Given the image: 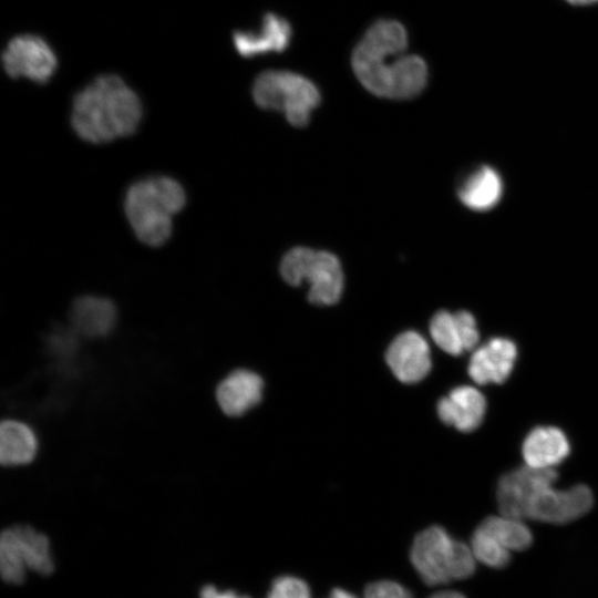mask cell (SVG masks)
Returning a JSON list of instances; mask_svg holds the SVG:
<instances>
[{
    "mask_svg": "<svg viewBox=\"0 0 598 598\" xmlns=\"http://www.w3.org/2000/svg\"><path fill=\"white\" fill-rule=\"evenodd\" d=\"M200 598H249L247 596H239L233 590L218 591L214 586H204L199 591Z\"/></svg>",
    "mask_w": 598,
    "mask_h": 598,
    "instance_id": "obj_24",
    "label": "cell"
},
{
    "mask_svg": "<svg viewBox=\"0 0 598 598\" xmlns=\"http://www.w3.org/2000/svg\"><path fill=\"white\" fill-rule=\"evenodd\" d=\"M117 319L115 303L109 298L94 295L74 299L69 312L70 327L80 338L90 340L110 336Z\"/></svg>",
    "mask_w": 598,
    "mask_h": 598,
    "instance_id": "obj_13",
    "label": "cell"
},
{
    "mask_svg": "<svg viewBox=\"0 0 598 598\" xmlns=\"http://www.w3.org/2000/svg\"><path fill=\"white\" fill-rule=\"evenodd\" d=\"M143 117L137 93L118 75L102 74L72 101L71 126L83 141L104 144L134 134Z\"/></svg>",
    "mask_w": 598,
    "mask_h": 598,
    "instance_id": "obj_2",
    "label": "cell"
},
{
    "mask_svg": "<svg viewBox=\"0 0 598 598\" xmlns=\"http://www.w3.org/2000/svg\"><path fill=\"white\" fill-rule=\"evenodd\" d=\"M27 570L48 576L54 570L49 537L27 524H14L0 535V575L4 582L20 585Z\"/></svg>",
    "mask_w": 598,
    "mask_h": 598,
    "instance_id": "obj_7",
    "label": "cell"
},
{
    "mask_svg": "<svg viewBox=\"0 0 598 598\" xmlns=\"http://www.w3.org/2000/svg\"><path fill=\"white\" fill-rule=\"evenodd\" d=\"M185 205L184 187L166 175L140 178L124 196V214L135 237L150 247H159L169 239L174 217Z\"/></svg>",
    "mask_w": 598,
    "mask_h": 598,
    "instance_id": "obj_3",
    "label": "cell"
},
{
    "mask_svg": "<svg viewBox=\"0 0 598 598\" xmlns=\"http://www.w3.org/2000/svg\"><path fill=\"white\" fill-rule=\"evenodd\" d=\"M35 431L27 422L4 419L0 424V463L3 467L28 466L34 462L39 451Z\"/></svg>",
    "mask_w": 598,
    "mask_h": 598,
    "instance_id": "obj_18",
    "label": "cell"
},
{
    "mask_svg": "<svg viewBox=\"0 0 598 598\" xmlns=\"http://www.w3.org/2000/svg\"><path fill=\"white\" fill-rule=\"evenodd\" d=\"M291 27L288 21L275 13H268L259 32L238 31L234 34L237 52L244 56H252L266 52H281L289 44Z\"/></svg>",
    "mask_w": 598,
    "mask_h": 598,
    "instance_id": "obj_20",
    "label": "cell"
},
{
    "mask_svg": "<svg viewBox=\"0 0 598 598\" xmlns=\"http://www.w3.org/2000/svg\"><path fill=\"white\" fill-rule=\"evenodd\" d=\"M255 103L265 110L283 112L297 127L309 123L311 111L318 106L320 94L308 79L288 71H265L252 84Z\"/></svg>",
    "mask_w": 598,
    "mask_h": 598,
    "instance_id": "obj_5",
    "label": "cell"
},
{
    "mask_svg": "<svg viewBox=\"0 0 598 598\" xmlns=\"http://www.w3.org/2000/svg\"><path fill=\"white\" fill-rule=\"evenodd\" d=\"M411 561L429 586L470 578L477 563L471 546L453 538L441 526H431L416 535Z\"/></svg>",
    "mask_w": 598,
    "mask_h": 598,
    "instance_id": "obj_4",
    "label": "cell"
},
{
    "mask_svg": "<svg viewBox=\"0 0 598 598\" xmlns=\"http://www.w3.org/2000/svg\"><path fill=\"white\" fill-rule=\"evenodd\" d=\"M570 446L565 433L556 426H537L525 437L522 455L526 465L535 468H553L569 454Z\"/></svg>",
    "mask_w": 598,
    "mask_h": 598,
    "instance_id": "obj_19",
    "label": "cell"
},
{
    "mask_svg": "<svg viewBox=\"0 0 598 598\" xmlns=\"http://www.w3.org/2000/svg\"><path fill=\"white\" fill-rule=\"evenodd\" d=\"M363 598H413L402 585L391 580H380L368 585Z\"/></svg>",
    "mask_w": 598,
    "mask_h": 598,
    "instance_id": "obj_23",
    "label": "cell"
},
{
    "mask_svg": "<svg viewBox=\"0 0 598 598\" xmlns=\"http://www.w3.org/2000/svg\"><path fill=\"white\" fill-rule=\"evenodd\" d=\"M430 334L435 344L451 355L473 350L480 340L475 318L464 310L436 312L430 322Z\"/></svg>",
    "mask_w": 598,
    "mask_h": 598,
    "instance_id": "obj_15",
    "label": "cell"
},
{
    "mask_svg": "<svg viewBox=\"0 0 598 598\" xmlns=\"http://www.w3.org/2000/svg\"><path fill=\"white\" fill-rule=\"evenodd\" d=\"M573 4H590L597 2L598 0H566Z\"/></svg>",
    "mask_w": 598,
    "mask_h": 598,
    "instance_id": "obj_27",
    "label": "cell"
},
{
    "mask_svg": "<svg viewBox=\"0 0 598 598\" xmlns=\"http://www.w3.org/2000/svg\"><path fill=\"white\" fill-rule=\"evenodd\" d=\"M267 598H310V590L302 579L281 576L274 580Z\"/></svg>",
    "mask_w": 598,
    "mask_h": 598,
    "instance_id": "obj_22",
    "label": "cell"
},
{
    "mask_svg": "<svg viewBox=\"0 0 598 598\" xmlns=\"http://www.w3.org/2000/svg\"><path fill=\"white\" fill-rule=\"evenodd\" d=\"M429 598H466L462 592L455 590L439 591Z\"/></svg>",
    "mask_w": 598,
    "mask_h": 598,
    "instance_id": "obj_25",
    "label": "cell"
},
{
    "mask_svg": "<svg viewBox=\"0 0 598 598\" xmlns=\"http://www.w3.org/2000/svg\"><path fill=\"white\" fill-rule=\"evenodd\" d=\"M458 197L470 209L485 212L493 208L503 195V182L491 166H481L460 185Z\"/></svg>",
    "mask_w": 598,
    "mask_h": 598,
    "instance_id": "obj_21",
    "label": "cell"
},
{
    "mask_svg": "<svg viewBox=\"0 0 598 598\" xmlns=\"http://www.w3.org/2000/svg\"><path fill=\"white\" fill-rule=\"evenodd\" d=\"M517 358L516 344L502 337L489 339L476 348L468 363V375L477 384L503 383L513 371Z\"/></svg>",
    "mask_w": 598,
    "mask_h": 598,
    "instance_id": "obj_14",
    "label": "cell"
},
{
    "mask_svg": "<svg viewBox=\"0 0 598 598\" xmlns=\"http://www.w3.org/2000/svg\"><path fill=\"white\" fill-rule=\"evenodd\" d=\"M386 363L403 383H416L431 370V352L425 339L415 331L399 334L388 348Z\"/></svg>",
    "mask_w": 598,
    "mask_h": 598,
    "instance_id": "obj_12",
    "label": "cell"
},
{
    "mask_svg": "<svg viewBox=\"0 0 598 598\" xmlns=\"http://www.w3.org/2000/svg\"><path fill=\"white\" fill-rule=\"evenodd\" d=\"M262 379L247 369L228 373L215 389V400L227 416H240L259 403L262 395Z\"/></svg>",
    "mask_w": 598,
    "mask_h": 598,
    "instance_id": "obj_16",
    "label": "cell"
},
{
    "mask_svg": "<svg viewBox=\"0 0 598 598\" xmlns=\"http://www.w3.org/2000/svg\"><path fill=\"white\" fill-rule=\"evenodd\" d=\"M329 598H357V597L347 590L334 588L331 591Z\"/></svg>",
    "mask_w": 598,
    "mask_h": 598,
    "instance_id": "obj_26",
    "label": "cell"
},
{
    "mask_svg": "<svg viewBox=\"0 0 598 598\" xmlns=\"http://www.w3.org/2000/svg\"><path fill=\"white\" fill-rule=\"evenodd\" d=\"M533 534L523 519L503 514L483 519L471 538V549L477 563L494 569L505 568L512 553L530 547Z\"/></svg>",
    "mask_w": 598,
    "mask_h": 598,
    "instance_id": "obj_8",
    "label": "cell"
},
{
    "mask_svg": "<svg viewBox=\"0 0 598 598\" xmlns=\"http://www.w3.org/2000/svg\"><path fill=\"white\" fill-rule=\"evenodd\" d=\"M594 496L586 485H575L568 489H556L548 485L538 491L528 503L525 519L548 524H567L590 511Z\"/></svg>",
    "mask_w": 598,
    "mask_h": 598,
    "instance_id": "obj_9",
    "label": "cell"
},
{
    "mask_svg": "<svg viewBox=\"0 0 598 598\" xmlns=\"http://www.w3.org/2000/svg\"><path fill=\"white\" fill-rule=\"evenodd\" d=\"M486 399L475 388L461 385L437 402L439 417L461 432L477 429L486 413Z\"/></svg>",
    "mask_w": 598,
    "mask_h": 598,
    "instance_id": "obj_17",
    "label": "cell"
},
{
    "mask_svg": "<svg viewBox=\"0 0 598 598\" xmlns=\"http://www.w3.org/2000/svg\"><path fill=\"white\" fill-rule=\"evenodd\" d=\"M408 34L395 20H379L359 41L352 53V68L361 84L372 94L386 99H411L427 80L422 58L405 54Z\"/></svg>",
    "mask_w": 598,
    "mask_h": 598,
    "instance_id": "obj_1",
    "label": "cell"
},
{
    "mask_svg": "<svg viewBox=\"0 0 598 598\" xmlns=\"http://www.w3.org/2000/svg\"><path fill=\"white\" fill-rule=\"evenodd\" d=\"M282 278L291 286L307 281L308 299L317 306H330L341 297L343 272L339 259L331 252L296 247L280 264Z\"/></svg>",
    "mask_w": 598,
    "mask_h": 598,
    "instance_id": "obj_6",
    "label": "cell"
},
{
    "mask_svg": "<svg viewBox=\"0 0 598 598\" xmlns=\"http://www.w3.org/2000/svg\"><path fill=\"white\" fill-rule=\"evenodd\" d=\"M557 473L553 468L520 466L503 475L497 484L496 498L499 513L525 519L530 499L542 488L553 485Z\"/></svg>",
    "mask_w": 598,
    "mask_h": 598,
    "instance_id": "obj_11",
    "label": "cell"
},
{
    "mask_svg": "<svg viewBox=\"0 0 598 598\" xmlns=\"http://www.w3.org/2000/svg\"><path fill=\"white\" fill-rule=\"evenodd\" d=\"M2 65L11 78H25L37 83L49 81L58 64L52 48L34 34L13 38L2 52Z\"/></svg>",
    "mask_w": 598,
    "mask_h": 598,
    "instance_id": "obj_10",
    "label": "cell"
}]
</instances>
